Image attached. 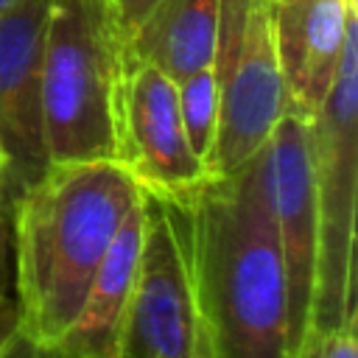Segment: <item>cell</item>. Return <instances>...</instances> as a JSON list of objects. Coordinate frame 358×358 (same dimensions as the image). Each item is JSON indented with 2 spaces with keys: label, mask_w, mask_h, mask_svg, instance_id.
Instances as JSON below:
<instances>
[{
  "label": "cell",
  "mask_w": 358,
  "mask_h": 358,
  "mask_svg": "<svg viewBox=\"0 0 358 358\" xmlns=\"http://www.w3.org/2000/svg\"><path fill=\"white\" fill-rule=\"evenodd\" d=\"M126 42L101 0H50L42 48L48 165L112 159V90Z\"/></svg>",
  "instance_id": "3957f363"
},
{
  "label": "cell",
  "mask_w": 358,
  "mask_h": 358,
  "mask_svg": "<svg viewBox=\"0 0 358 358\" xmlns=\"http://www.w3.org/2000/svg\"><path fill=\"white\" fill-rule=\"evenodd\" d=\"M355 322H358V310L352 316H347L338 327L310 333L294 358H358Z\"/></svg>",
  "instance_id": "5bb4252c"
},
{
  "label": "cell",
  "mask_w": 358,
  "mask_h": 358,
  "mask_svg": "<svg viewBox=\"0 0 358 358\" xmlns=\"http://www.w3.org/2000/svg\"><path fill=\"white\" fill-rule=\"evenodd\" d=\"M48 352H50L48 358H70V355H64V352H59V350H48Z\"/></svg>",
  "instance_id": "ffe728a7"
},
{
  "label": "cell",
  "mask_w": 358,
  "mask_h": 358,
  "mask_svg": "<svg viewBox=\"0 0 358 358\" xmlns=\"http://www.w3.org/2000/svg\"><path fill=\"white\" fill-rule=\"evenodd\" d=\"M352 25H358L352 0H274V42L288 109L316 117Z\"/></svg>",
  "instance_id": "30bf717a"
},
{
  "label": "cell",
  "mask_w": 358,
  "mask_h": 358,
  "mask_svg": "<svg viewBox=\"0 0 358 358\" xmlns=\"http://www.w3.org/2000/svg\"><path fill=\"white\" fill-rule=\"evenodd\" d=\"M50 352L39 344H34L25 333H20L17 327L8 333V338L0 344V358H48Z\"/></svg>",
  "instance_id": "2e32d148"
},
{
  "label": "cell",
  "mask_w": 358,
  "mask_h": 358,
  "mask_svg": "<svg viewBox=\"0 0 358 358\" xmlns=\"http://www.w3.org/2000/svg\"><path fill=\"white\" fill-rule=\"evenodd\" d=\"M50 0H17L0 14V151L8 187H22L45 165L42 48Z\"/></svg>",
  "instance_id": "9c48e42d"
},
{
  "label": "cell",
  "mask_w": 358,
  "mask_h": 358,
  "mask_svg": "<svg viewBox=\"0 0 358 358\" xmlns=\"http://www.w3.org/2000/svg\"><path fill=\"white\" fill-rule=\"evenodd\" d=\"M140 199L115 159L45 165L14 196L17 330L53 350L76 322L92 277Z\"/></svg>",
  "instance_id": "7a4b0ae2"
},
{
  "label": "cell",
  "mask_w": 358,
  "mask_h": 358,
  "mask_svg": "<svg viewBox=\"0 0 358 358\" xmlns=\"http://www.w3.org/2000/svg\"><path fill=\"white\" fill-rule=\"evenodd\" d=\"M218 17L221 0H157L129 36V48L179 84L215 62Z\"/></svg>",
  "instance_id": "7c38bea8"
},
{
  "label": "cell",
  "mask_w": 358,
  "mask_h": 358,
  "mask_svg": "<svg viewBox=\"0 0 358 358\" xmlns=\"http://www.w3.org/2000/svg\"><path fill=\"white\" fill-rule=\"evenodd\" d=\"M17 327V310H14V302L6 299L0 294V344L8 338V333Z\"/></svg>",
  "instance_id": "e0dca14e"
},
{
  "label": "cell",
  "mask_w": 358,
  "mask_h": 358,
  "mask_svg": "<svg viewBox=\"0 0 358 358\" xmlns=\"http://www.w3.org/2000/svg\"><path fill=\"white\" fill-rule=\"evenodd\" d=\"M143 193V243L120 358H215L196 294L185 213L176 199Z\"/></svg>",
  "instance_id": "8992f818"
},
{
  "label": "cell",
  "mask_w": 358,
  "mask_h": 358,
  "mask_svg": "<svg viewBox=\"0 0 358 358\" xmlns=\"http://www.w3.org/2000/svg\"><path fill=\"white\" fill-rule=\"evenodd\" d=\"M14 3H17V0H0V14H3V11H6V8H11V6H14Z\"/></svg>",
  "instance_id": "d6986e66"
},
{
  "label": "cell",
  "mask_w": 358,
  "mask_h": 358,
  "mask_svg": "<svg viewBox=\"0 0 358 358\" xmlns=\"http://www.w3.org/2000/svg\"><path fill=\"white\" fill-rule=\"evenodd\" d=\"M101 3L106 6V11L112 14V20L117 22V28L126 36H131L134 28L143 22V17L154 8L157 0H101Z\"/></svg>",
  "instance_id": "9a60e30c"
},
{
  "label": "cell",
  "mask_w": 358,
  "mask_h": 358,
  "mask_svg": "<svg viewBox=\"0 0 358 358\" xmlns=\"http://www.w3.org/2000/svg\"><path fill=\"white\" fill-rule=\"evenodd\" d=\"M213 70L218 115L207 171L221 176L249 162L288 109L274 42V0H221Z\"/></svg>",
  "instance_id": "5b68a950"
},
{
  "label": "cell",
  "mask_w": 358,
  "mask_h": 358,
  "mask_svg": "<svg viewBox=\"0 0 358 358\" xmlns=\"http://www.w3.org/2000/svg\"><path fill=\"white\" fill-rule=\"evenodd\" d=\"M6 190H8V165H6V157H3V151H0V207H3Z\"/></svg>",
  "instance_id": "ac0fdd59"
},
{
  "label": "cell",
  "mask_w": 358,
  "mask_h": 358,
  "mask_svg": "<svg viewBox=\"0 0 358 358\" xmlns=\"http://www.w3.org/2000/svg\"><path fill=\"white\" fill-rule=\"evenodd\" d=\"M268 196L285 271L288 352L302 350L310 333L316 294V199L310 159V117L285 109L266 143Z\"/></svg>",
  "instance_id": "ba28073f"
},
{
  "label": "cell",
  "mask_w": 358,
  "mask_h": 358,
  "mask_svg": "<svg viewBox=\"0 0 358 358\" xmlns=\"http://www.w3.org/2000/svg\"><path fill=\"white\" fill-rule=\"evenodd\" d=\"M176 98H179V115H182L187 143L207 168L213 154V140H215V115H218V90H215L213 64L182 78L176 84Z\"/></svg>",
  "instance_id": "4fadbf2b"
},
{
  "label": "cell",
  "mask_w": 358,
  "mask_h": 358,
  "mask_svg": "<svg viewBox=\"0 0 358 358\" xmlns=\"http://www.w3.org/2000/svg\"><path fill=\"white\" fill-rule=\"evenodd\" d=\"M176 201L215 358H291L266 145L238 171L207 176Z\"/></svg>",
  "instance_id": "6da1fadb"
},
{
  "label": "cell",
  "mask_w": 358,
  "mask_h": 358,
  "mask_svg": "<svg viewBox=\"0 0 358 358\" xmlns=\"http://www.w3.org/2000/svg\"><path fill=\"white\" fill-rule=\"evenodd\" d=\"M112 159L120 162L140 190L154 196H185L210 173L193 154L176 84L151 62L120 50L112 90Z\"/></svg>",
  "instance_id": "52a82bcc"
},
{
  "label": "cell",
  "mask_w": 358,
  "mask_h": 358,
  "mask_svg": "<svg viewBox=\"0 0 358 358\" xmlns=\"http://www.w3.org/2000/svg\"><path fill=\"white\" fill-rule=\"evenodd\" d=\"M310 159L319 241L310 333H322L355 313L358 25H352L336 81L310 120Z\"/></svg>",
  "instance_id": "277c9868"
},
{
  "label": "cell",
  "mask_w": 358,
  "mask_h": 358,
  "mask_svg": "<svg viewBox=\"0 0 358 358\" xmlns=\"http://www.w3.org/2000/svg\"><path fill=\"white\" fill-rule=\"evenodd\" d=\"M352 3H355V6H358V0H352Z\"/></svg>",
  "instance_id": "44dd1931"
},
{
  "label": "cell",
  "mask_w": 358,
  "mask_h": 358,
  "mask_svg": "<svg viewBox=\"0 0 358 358\" xmlns=\"http://www.w3.org/2000/svg\"><path fill=\"white\" fill-rule=\"evenodd\" d=\"M140 243H143V193L126 213L123 224L117 227L76 322L53 350L70 358H120L126 319L137 282Z\"/></svg>",
  "instance_id": "8fae6325"
}]
</instances>
